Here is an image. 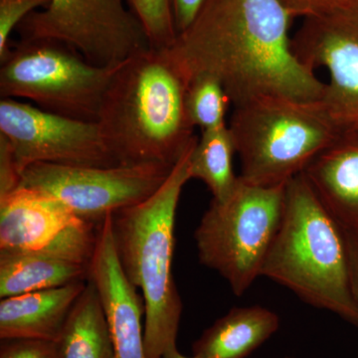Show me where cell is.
Segmentation results:
<instances>
[{
    "label": "cell",
    "instance_id": "30",
    "mask_svg": "<svg viewBox=\"0 0 358 358\" xmlns=\"http://www.w3.org/2000/svg\"><path fill=\"white\" fill-rule=\"evenodd\" d=\"M357 358H358V352H357Z\"/></svg>",
    "mask_w": 358,
    "mask_h": 358
},
{
    "label": "cell",
    "instance_id": "29",
    "mask_svg": "<svg viewBox=\"0 0 358 358\" xmlns=\"http://www.w3.org/2000/svg\"><path fill=\"white\" fill-rule=\"evenodd\" d=\"M285 358H294V357H285Z\"/></svg>",
    "mask_w": 358,
    "mask_h": 358
},
{
    "label": "cell",
    "instance_id": "28",
    "mask_svg": "<svg viewBox=\"0 0 358 358\" xmlns=\"http://www.w3.org/2000/svg\"><path fill=\"white\" fill-rule=\"evenodd\" d=\"M162 358H199L193 355L192 357H185L182 353L179 352L178 346H173V348H169L164 355H162Z\"/></svg>",
    "mask_w": 358,
    "mask_h": 358
},
{
    "label": "cell",
    "instance_id": "19",
    "mask_svg": "<svg viewBox=\"0 0 358 358\" xmlns=\"http://www.w3.org/2000/svg\"><path fill=\"white\" fill-rule=\"evenodd\" d=\"M236 148L228 124L203 131L190 157V178L201 180L210 190L213 199L223 201L239 181V176L233 169Z\"/></svg>",
    "mask_w": 358,
    "mask_h": 358
},
{
    "label": "cell",
    "instance_id": "2",
    "mask_svg": "<svg viewBox=\"0 0 358 358\" xmlns=\"http://www.w3.org/2000/svg\"><path fill=\"white\" fill-rule=\"evenodd\" d=\"M186 89L164 50L150 47L117 67L96 124L120 166L178 164L197 138Z\"/></svg>",
    "mask_w": 358,
    "mask_h": 358
},
{
    "label": "cell",
    "instance_id": "12",
    "mask_svg": "<svg viewBox=\"0 0 358 358\" xmlns=\"http://www.w3.org/2000/svg\"><path fill=\"white\" fill-rule=\"evenodd\" d=\"M292 47L310 69L327 71L322 101L339 131H358V9L301 20Z\"/></svg>",
    "mask_w": 358,
    "mask_h": 358
},
{
    "label": "cell",
    "instance_id": "1",
    "mask_svg": "<svg viewBox=\"0 0 358 358\" xmlns=\"http://www.w3.org/2000/svg\"><path fill=\"white\" fill-rule=\"evenodd\" d=\"M293 20L281 0H207L164 51L186 85L215 78L233 107L265 96L322 100L326 82L292 47Z\"/></svg>",
    "mask_w": 358,
    "mask_h": 358
},
{
    "label": "cell",
    "instance_id": "13",
    "mask_svg": "<svg viewBox=\"0 0 358 358\" xmlns=\"http://www.w3.org/2000/svg\"><path fill=\"white\" fill-rule=\"evenodd\" d=\"M113 214L100 224L90 279L95 284L112 338L114 358H147L141 315L145 303L120 264L113 235Z\"/></svg>",
    "mask_w": 358,
    "mask_h": 358
},
{
    "label": "cell",
    "instance_id": "9",
    "mask_svg": "<svg viewBox=\"0 0 358 358\" xmlns=\"http://www.w3.org/2000/svg\"><path fill=\"white\" fill-rule=\"evenodd\" d=\"M173 167L160 164L73 166L34 164L21 173V186L53 195L79 217L100 225L109 214L145 201Z\"/></svg>",
    "mask_w": 358,
    "mask_h": 358
},
{
    "label": "cell",
    "instance_id": "24",
    "mask_svg": "<svg viewBox=\"0 0 358 358\" xmlns=\"http://www.w3.org/2000/svg\"><path fill=\"white\" fill-rule=\"evenodd\" d=\"M0 358H57L56 343L41 339H3Z\"/></svg>",
    "mask_w": 358,
    "mask_h": 358
},
{
    "label": "cell",
    "instance_id": "3",
    "mask_svg": "<svg viewBox=\"0 0 358 358\" xmlns=\"http://www.w3.org/2000/svg\"><path fill=\"white\" fill-rule=\"evenodd\" d=\"M261 277L358 327L345 228L322 204L303 173L285 187L281 224Z\"/></svg>",
    "mask_w": 358,
    "mask_h": 358
},
{
    "label": "cell",
    "instance_id": "15",
    "mask_svg": "<svg viewBox=\"0 0 358 358\" xmlns=\"http://www.w3.org/2000/svg\"><path fill=\"white\" fill-rule=\"evenodd\" d=\"M88 281L1 299L0 338L57 341Z\"/></svg>",
    "mask_w": 358,
    "mask_h": 358
},
{
    "label": "cell",
    "instance_id": "25",
    "mask_svg": "<svg viewBox=\"0 0 358 358\" xmlns=\"http://www.w3.org/2000/svg\"><path fill=\"white\" fill-rule=\"evenodd\" d=\"M21 173L13 148L4 136H0V197L20 187Z\"/></svg>",
    "mask_w": 358,
    "mask_h": 358
},
{
    "label": "cell",
    "instance_id": "16",
    "mask_svg": "<svg viewBox=\"0 0 358 358\" xmlns=\"http://www.w3.org/2000/svg\"><path fill=\"white\" fill-rule=\"evenodd\" d=\"M279 329V315L267 308H234L205 329L193 343V355L199 358H247Z\"/></svg>",
    "mask_w": 358,
    "mask_h": 358
},
{
    "label": "cell",
    "instance_id": "4",
    "mask_svg": "<svg viewBox=\"0 0 358 358\" xmlns=\"http://www.w3.org/2000/svg\"><path fill=\"white\" fill-rule=\"evenodd\" d=\"M199 136L173 166L159 189L145 201L113 214L117 258L145 303L147 358H162L176 345L182 301L173 274L174 228L190 157Z\"/></svg>",
    "mask_w": 358,
    "mask_h": 358
},
{
    "label": "cell",
    "instance_id": "5",
    "mask_svg": "<svg viewBox=\"0 0 358 358\" xmlns=\"http://www.w3.org/2000/svg\"><path fill=\"white\" fill-rule=\"evenodd\" d=\"M228 127L239 157V178L268 187L300 176L341 134L322 100L277 96L236 106Z\"/></svg>",
    "mask_w": 358,
    "mask_h": 358
},
{
    "label": "cell",
    "instance_id": "23",
    "mask_svg": "<svg viewBox=\"0 0 358 358\" xmlns=\"http://www.w3.org/2000/svg\"><path fill=\"white\" fill-rule=\"evenodd\" d=\"M293 20L358 9V0H281Z\"/></svg>",
    "mask_w": 358,
    "mask_h": 358
},
{
    "label": "cell",
    "instance_id": "20",
    "mask_svg": "<svg viewBox=\"0 0 358 358\" xmlns=\"http://www.w3.org/2000/svg\"><path fill=\"white\" fill-rule=\"evenodd\" d=\"M185 105L192 126L203 133L228 124L226 117L232 102L217 79L201 75L187 84Z\"/></svg>",
    "mask_w": 358,
    "mask_h": 358
},
{
    "label": "cell",
    "instance_id": "18",
    "mask_svg": "<svg viewBox=\"0 0 358 358\" xmlns=\"http://www.w3.org/2000/svg\"><path fill=\"white\" fill-rule=\"evenodd\" d=\"M55 343L57 358H114L109 324L98 289L91 279Z\"/></svg>",
    "mask_w": 358,
    "mask_h": 358
},
{
    "label": "cell",
    "instance_id": "14",
    "mask_svg": "<svg viewBox=\"0 0 358 358\" xmlns=\"http://www.w3.org/2000/svg\"><path fill=\"white\" fill-rule=\"evenodd\" d=\"M303 173L339 224L358 230V131H341Z\"/></svg>",
    "mask_w": 358,
    "mask_h": 358
},
{
    "label": "cell",
    "instance_id": "27",
    "mask_svg": "<svg viewBox=\"0 0 358 358\" xmlns=\"http://www.w3.org/2000/svg\"><path fill=\"white\" fill-rule=\"evenodd\" d=\"M348 267H350V288L353 299L358 307V230H346Z\"/></svg>",
    "mask_w": 358,
    "mask_h": 358
},
{
    "label": "cell",
    "instance_id": "7",
    "mask_svg": "<svg viewBox=\"0 0 358 358\" xmlns=\"http://www.w3.org/2000/svg\"><path fill=\"white\" fill-rule=\"evenodd\" d=\"M1 99L29 101L40 109L96 122L117 66L89 62L54 40H21L0 61Z\"/></svg>",
    "mask_w": 358,
    "mask_h": 358
},
{
    "label": "cell",
    "instance_id": "26",
    "mask_svg": "<svg viewBox=\"0 0 358 358\" xmlns=\"http://www.w3.org/2000/svg\"><path fill=\"white\" fill-rule=\"evenodd\" d=\"M171 2L176 30L179 34L192 24L203 8L207 0H171Z\"/></svg>",
    "mask_w": 358,
    "mask_h": 358
},
{
    "label": "cell",
    "instance_id": "10",
    "mask_svg": "<svg viewBox=\"0 0 358 358\" xmlns=\"http://www.w3.org/2000/svg\"><path fill=\"white\" fill-rule=\"evenodd\" d=\"M99 227L35 188L20 185L0 197V251L40 254L90 266Z\"/></svg>",
    "mask_w": 358,
    "mask_h": 358
},
{
    "label": "cell",
    "instance_id": "8",
    "mask_svg": "<svg viewBox=\"0 0 358 358\" xmlns=\"http://www.w3.org/2000/svg\"><path fill=\"white\" fill-rule=\"evenodd\" d=\"M16 30L21 40H54L100 66L122 64L152 47L126 0H50Z\"/></svg>",
    "mask_w": 358,
    "mask_h": 358
},
{
    "label": "cell",
    "instance_id": "17",
    "mask_svg": "<svg viewBox=\"0 0 358 358\" xmlns=\"http://www.w3.org/2000/svg\"><path fill=\"white\" fill-rule=\"evenodd\" d=\"M90 266L40 254L0 251V298L88 281Z\"/></svg>",
    "mask_w": 358,
    "mask_h": 358
},
{
    "label": "cell",
    "instance_id": "11",
    "mask_svg": "<svg viewBox=\"0 0 358 358\" xmlns=\"http://www.w3.org/2000/svg\"><path fill=\"white\" fill-rule=\"evenodd\" d=\"M0 136L13 148L21 173L34 164L120 166L96 122L54 114L14 99L0 101Z\"/></svg>",
    "mask_w": 358,
    "mask_h": 358
},
{
    "label": "cell",
    "instance_id": "6",
    "mask_svg": "<svg viewBox=\"0 0 358 358\" xmlns=\"http://www.w3.org/2000/svg\"><path fill=\"white\" fill-rule=\"evenodd\" d=\"M285 185L259 186L239 178L223 201L212 199L194 233L200 263L241 296L261 277L281 224Z\"/></svg>",
    "mask_w": 358,
    "mask_h": 358
},
{
    "label": "cell",
    "instance_id": "21",
    "mask_svg": "<svg viewBox=\"0 0 358 358\" xmlns=\"http://www.w3.org/2000/svg\"><path fill=\"white\" fill-rule=\"evenodd\" d=\"M140 21L150 46L159 50L169 48L178 37L171 0H126Z\"/></svg>",
    "mask_w": 358,
    "mask_h": 358
},
{
    "label": "cell",
    "instance_id": "22",
    "mask_svg": "<svg viewBox=\"0 0 358 358\" xmlns=\"http://www.w3.org/2000/svg\"><path fill=\"white\" fill-rule=\"evenodd\" d=\"M49 2L50 0H0V61L10 49L11 33L30 14L44 9Z\"/></svg>",
    "mask_w": 358,
    "mask_h": 358
}]
</instances>
